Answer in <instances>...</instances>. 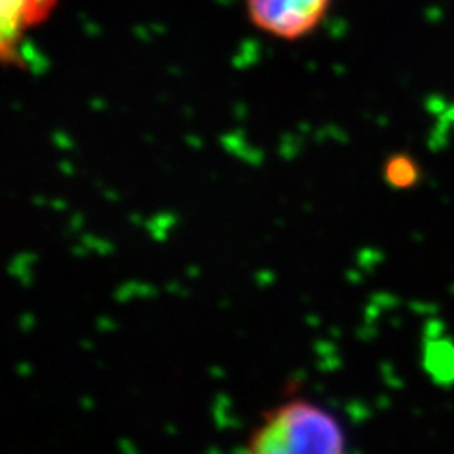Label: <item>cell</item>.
Listing matches in <instances>:
<instances>
[{"mask_svg": "<svg viewBox=\"0 0 454 454\" xmlns=\"http://www.w3.org/2000/svg\"><path fill=\"white\" fill-rule=\"evenodd\" d=\"M292 3L300 4V6H303V8L310 10V12H315V13H318V16L324 18L325 13H328V10H330L332 0H292Z\"/></svg>", "mask_w": 454, "mask_h": 454, "instance_id": "obj_5", "label": "cell"}, {"mask_svg": "<svg viewBox=\"0 0 454 454\" xmlns=\"http://www.w3.org/2000/svg\"><path fill=\"white\" fill-rule=\"evenodd\" d=\"M247 13L258 31L288 42L309 36L324 20L292 0H247Z\"/></svg>", "mask_w": 454, "mask_h": 454, "instance_id": "obj_2", "label": "cell"}, {"mask_svg": "<svg viewBox=\"0 0 454 454\" xmlns=\"http://www.w3.org/2000/svg\"><path fill=\"white\" fill-rule=\"evenodd\" d=\"M385 180L394 190H407L413 188L420 180V167L419 163L407 153H394L385 163Z\"/></svg>", "mask_w": 454, "mask_h": 454, "instance_id": "obj_4", "label": "cell"}, {"mask_svg": "<svg viewBox=\"0 0 454 454\" xmlns=\"http://www.w3.org/2000/svg\"><path fill=\"white\" fill-rule=\"evenodd\" d=\"M55 0H3V21H4V42L10 35H20L27 27H33L53 8Z\"/></svg>", "mask_w": 454, "mask_h": 454, "instance_id": "obj_3", "label": "cell"}, {"mask_svg": "<svg viewBox=\"0 0 454 454\" xmlns=\"http://www.w3.org/2000/svg\"><path fill=\"white\" fill-rule=\"evenodd\" d=\"M347 439L339 420L309 400L275 407L252 432L247 454H345Z\"/></svg>", "mask_w": 454, "mask_h": 454, "instance_id": "obj_1", "label": "cell"}]
</instances>
